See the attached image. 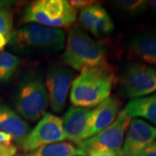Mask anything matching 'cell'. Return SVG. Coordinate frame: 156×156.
I'll use <instances>...</instances> for the list:
<instances>
[{"label":"cell","instance_id":"cell-12","mask_svg":"<svg viewBox=\"0 0 156 156\" xmlns=\"http://www.w3.org/2000/svg\"><path fill=\"white\" fill-rule=\"evenodd\" d=\"M121 101L115 96H109L102 101L92 112L83 136L84 140L89 139L100 133L111 124L119 114Z\"/></svg>","mask_w":156,"mask_h":156},{"label":"cell","instance_id":"cell-16","mask_svg":"<svg viewBox=\"0 0 156 156\" xmlns=\"http://www.w3.org/2000/svg\"><path fill=\"white\" fill-rule=\"evenodd\" d=\"M22 156H80V154L76 146L62 141L42 146Z\"/></svg>","mask_w":156,"mask_h":156},{"label":"cell","instance_id":"cell-28","mask_svg":"<svg viewBox=\"0 0 156 156\" xmlns=\"http://www.w3.org/2000/svg\"><path fill=\"white\" fill-rule=\"evenodd\" d=\"M0 51H1V50H0Z\"/></svg>","mask_w":156,"mask_h":156},{"label":"cell","instance_id":"cell-17","mask_svg":"<svg viewBox=\"0 0 156 156\" xmlns=\"http://www.w3.org/2000/svg\"><path fill=\"white\" fill-rule=\"evenodd\" d=\"M20 58L14 54L0 51V83H7L20 65Z\"/></svg>","mask_w":156,"mask_h":156},{"label":"cell","instance_id":"cell-2","mask_svg":"<svg viewBox=\"0 0 156 156\" xmlns=\"http://www.w3.org/2000/svg\"><path fill=\"white\" fill-rule=\"evenodd\" d=\"M115 82V75L108 64L82 70L74 79L70 101L75 107L91 108L108 99Z\"/></svg>","mask_w":156,"mask_h":156},{"label":"cell","instance_id":"cell-19","mask_svg":"<svg viewBox=\"0 0 156 156\" xmlns=\"http://www.w3.org/2000/svg\"><path fill=\"white\" fill-rule=\"evenodd\" d=\"M113 5L118 10L133 16L142 14L148 7L145 0H116L113 1Z\"/></svg>","mask_w":156,"mask_h":156},{"label":"cell","instance_id":"cell-3","mask_svg":"<svg viewBox=\"0 0 156 156\" xmlns=\"http://www.w3.org/2000/svg\"><path fill=\"white\" fill-rule=\"evenodd\" d=\"M106 55L107 46L103 41L95 40L83 30L74 26L68 31L61 58L67 66L82 71L106 64Z\"/></svg>","mask_w":156,"mask_h":156},{"label":"cell","instance_id":"cell-11","mask_svg":"<svg viewBox=\"0 0 156 156\" xmlns=\"http://www.w3.org/2000/svg\"><path fill=\"white\" fill-rule=\"evenodd\" d=\"M125 48L134 58L156 65V30H136L128 35Z\"/></svg>","mask_w":156,"mask_h":156},{"label":"cell","instance_id":"cell-20","mask_svg":"<svg viewBox=\"0 0 156 156\" xmlns=\"http://www.w3.org/2000/svg\"><path fill=\"white\" fill-rule=\"evenodd\" d=\"M115 29V24L107 11L94 23L89 32L95 37H101L110 34Z\"/></svg>","mask_w":156,"mask_h":156},{"label":"cell","instance_id":"cell-23","mask_svg":"<svg viewBox=\"0 0 156 156\" xmlns=\"http://www.w3.org/2000/svg\"><path fill=\"white\" fill-rule=\"evenodd\" d=\"M69 5L72 6L74 9L77 10H83L87 7L95 5V2L94 1H89V0H70L69 1Z\"/></svg>","mask_w":156,"mask_h":156},{"label":"cell","instance_id":"cell-26","mask_svg":"<svg viewBox=\"0 0 156 156\" xmlns=\"http://www.w3.org/2000/svg\"><path fill=\"white\" fill-rule=\"evenodd\" d=\"M147 5H148V7L151 9V11H153L154 14H156V0L147 1Z\"/></svg>","mask_w":156,"mask_h":156},{"label":"cell","instance_id":"cell-8","mask_svg":"<svg viewBox=\"0 0 156 156\" xmlns=\"http://www.w3.org/2000/svg\"><path fill=\"white\" fill-rule=\"evenodd\" d=\"M63 140H65V136L62 119L51 113H46L44 116L39 120L37 126L30 130L21 148L29 153L42 146L62 142Z\"/></svg>","mask_w":156,"mask_h":156},{"label":"cell","instance_id":"cell-4","mask_svg":"<svg viewBox=\"0 0 156 156\" xmlns=\"http://www.w3.org/2000/svg\"><path fill=\"white\" fill-rule=\"evenodd\" d=\"M13 105L18 115L36 122L44 116L49 98L43 77L37 73L22 78L14 93Z\"/></svg>","mask_w":156,"mask_h":156},{"label":"cell","instance_id":"cell-7","mask_svg":"<svg viewBox=\"0 0 156 156\" xmlns=\"http://www.w3.org/2000/svg\"><path fill=\"white\" fill-rule=\"evenodd\" d=\"M121 94L129 99L140 98L156 93V68L142 63H131L123 70Z\"/></svg>","mask_w":156,"mask_h":156},{"label":"cell","instance_id":"cell-18","mask_svg":"<svg viewBox=\"0 0 156 156\" xmlns=\"http://www.w3.org/2000/svg\"><path fill=\"white\" fill-rule=\"evenodd\" d=\"M106 11V10L99 4H95L93 5L87 7L80 11L79 22L86 30L90 31L92 26L95 21Z\"/></svg>","mask_w":156,"mask_h":156},{"label":"cell","instance_id":"cell-21","mask_svg":"<svg viewBox=\"0 0 156 156\" xmlns=\"http://www.w3.org/2000/svg\"><path fill=\"white\" fill-rule=\"evenodd\" d=\"M13 33V14L11 10L0 6V35L10 40Z\"/></svg>","mask_w":156,"mask_h":156},{"label":"cell","instance_id":"cell-22","mask_svg":"<svg viewBox=\"0 0 156 156\" xmlns=\"http://www.w3.org/2000/svg\"><path fill=\"white\" fill-rule=\"evenodd\" d=\"M17 152V146L10 134L0 131V156H15Z\"/></svg>","mask_w":156,"mask_h":156},{"label":"cell","instance_id":"cell-15","mask_svg":"<svg viewBox=\"0 0 156 156\" xmlns=\"http://www.w3.org/2000/svg\"><path fill=\"white\" fill-rule=\"evenodd\" d=\"M123 111L130 118L146 119L156 128V93L130 100Z\"/></svg>","mask_w":156,"mask_h":156},{"label":"cell","instance_id":"cell-9","mask_svg":"<svg viewBox=\"0 0 156 156\" xmlns=\"http://www.w3.org/2000/svg\"><path fill=\"white\" fill-rule=\"evenodd\" d=\"M74 76V72L65 66L52 65L48 69L45 87L49 98V105L54 112L61 113L63 110Z\"/></svg>","mask_w":156,"mask_h":156},{"label":"cell","instance_id":"cell-6","mask_svg":"<svg viewBox=\"0 0 156 156\" xmlns=\"http://www.w3.org/2000/svg\"><path fill=\"white\" fill-rule=\"evenodd\" d=\"M132 118L125 112H119L115 120L95 136L76 144L80 156H88L94 153L122 149L124 136Z\"/></svg>","mask_w":156,"mask_h":156},{"label":"cell","instance_id":"cell-1","mask_svg":"<svg viewBox=\"0 0 156 156\" xmlns=\"http://www.w3.org/2000/svg\"><path fill=\"white\" fill-rule=\"evenodd\" d=\"M65 42V33L62 29L32 23L13 31L8 44L11 50L19 55L43 56L62 51Z\"/></svg>","mask_w":156,"mask_h":156},{"label":"cell","instance_id":"cell-24","mask_svg":"<svg viewBox=\"0 0 156 156\" xmlns=\"http://www.w3.org/2000/svg\"><path fill=\"white\" fill-rule=\"evenodd\" d=\"M137 156H156V140L146 147Z\"/></svg>","mask_w":156,"mask_h":156},{"label":"cell","instance_id":"cell-25","mask_svg":"<svg viewBox=\"0 0 156 156\" xmlns=\"http://www.w3.org/2000/svg\"><path fill=\"white\" fill-rule=\"evenodd\" d=\"M88 156H125L123 154L122 149L117 151H106V152H99L94 153Z\"/></svg>","mask_w":156,"mask_h":156},{"label":"cell","instance_id":"cell-14","mask_svg":"<svg viewBox=\"0 0 156 156\" xmlns=\"http://www.w3.org/2000/svg\"><path fill=\"white\" fill-rule=\"evenodd\" d=\"M30 130V125L15 110L0 102V131L10 134L13 141L21 147Z\"/></svg>","mask_w":156,"mask_h":156},{"label":"cell","instance_id":"cell-27","mask_svg":"<svg viewBox=\"0 0 156 156\" xmlns=\"http://www.w3.org/2000/svg\"><path fill=\"white\" fill-rule=\"evenodd\" d=\"M7 44H8L7 40H6L3 36H1V35H0V50H3V48H4Z\"/></svg>","mask_w":156,"mask_h":156},{"label":"cell","instance_id":"cell-10","mask_svg":"<svg viewBox=\"0 0 156 156\" xmlns=\"http://www.w3.org/2000/svg\"><path fill=\"white\" fill-rule=\"evenodd\" d=\"M156 140V128L140 118H132L122 145L125 156H137Z\"/></svg>","mask_w":156,"mask_h":156},{"label":"cell","instance_id":"cell-13","mask_svg":"<svg viewBox=\"0 0 156 156\" xmlns=\"http://www.w3.org/2000/svg\"><path fill=\"white\" fill-rule=\"evenodd\" d=\"M92 108L70 107L62 118L65 140L75 144L83 140Z\"/></svg>","mask_w":156,"mask_h":156},{"label":"cell","instance_id":"cell-5","mask_svg":"<svg viewBox=\"0 0 156 156\" xmlns=\"http://www.w3.org/2000/svg\"><path fill=\"white\" fill-rule=\"evenodd\" d=\"M77 11L66 0H38L30 4L23 11L22 21L38 23L50 28H66L76 21Z\"/></svg>","mask_w":156,"mask_h":156}]
</instances>
